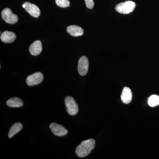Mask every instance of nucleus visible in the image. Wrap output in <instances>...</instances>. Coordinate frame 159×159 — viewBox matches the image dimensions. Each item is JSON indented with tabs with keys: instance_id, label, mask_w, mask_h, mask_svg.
<instances>
[{
	"instance_id": "nucleus-4",
	"label": "nucleus",
	"mask_w": 159,
	"mask_h": 159,
	"mask_svg": "<svg viewBox=\"0 0 159 159\" xmlns=\"http://www.w3.org/2000/svg\"><path fill=\"white\" fill-rule=\"evenodd\" d=\"M2 17L6 22L10 25L16 24L18 20L17 16L13 14L11 9L9 8L3 9L2 11Z\"/></svg>"
},
{
	"instance_id": "nucleus-9",
	"label": "nucleus",
	"mask_w": 159,
	"mask_h": 159,
	"mask_svg": "<svg viewBox=\"0 0 159 159\" xmlns=\"http://www.w3.org/2000/svg\"><path fill=\"white\" fill-rule=\"evenodd\" d=\"M42 51V45L39 40L34 42L29 47V51L32 55L37 56Z\"/></svg>"
},
{
	"instance_id": "nucleus-15",
	"label": "nucleus",
	"mask_w": 159,
	"mask_h": 159,
	"mask_svg": "<svg viewBox=\"0 0 159 159\" xmlns=\"http://www.w3.org/2000/svg\"><path fill=\"white\" fill-rule=\"evenodd\" d=\"M148 105L151 107L157 106L159 104V97L157 95H152L148 99Z\"/></svg>"
},
{
	"instance_id": "nucleus-14",
	"label": "nucleus",
	"mask_w": 159,
	"mask_h": 159,
	"mask_svg": "<svg viewBox=\"0 0 159 159\" xmlns=\"http://www.w3.org/2000/svg\"><path fill=\"white\" fill-rule=\"evenodd\" d=\"M23 125L20 122L15 123L10 129L9 133V138H12L15 135L19 132L22 129Z\"/></svg>"
},
{
	"instance_id": "nucleus-17",
	"label": "nucleus",
	"mask_w": 159,
	"mask_h": 159,
	"mask_svg": "<svg viewBox=\"0 0 159 159\" xmlns=\"http://www.w3.org/2000/svg\"><path fill=\"white\" fill-rule=\"evenodd\" d=\"M86 6L89 9H92L94 6L93 0H85Z\"/></svg>"
},
{
	"instance_id": "nucleus-6",
	"label": "nucleus",
	"mask_w": 159,
	"mask_h": 159,
	"mask_svg": "<svg viewBox=\"0 0 159 159\" xmlns=\"http://www.w3.org/2000/svg\"><path fill=\"white\" fill-rule=\"evenodd\" d=\"M23 8L31 16L34 18H37L40 15V10L36 5L29 2H25L22 5Z\"/></svg>"
},
{
	"instance_id": "nucleus-5",
	"label": "nucleus",
	"mask_w": 159,
	"mask_h": 159,
	"mask_svg": "<svg viewBox=\"0 0 159 159\" xmlns=\"http://www.w3.org/2000/svg\"><path fill=\"white\" fill-rule=\"evenodd\" d=\"M43 80V74L40 72H36L28 76L26 79V83L29 86H32L40 84Z\"/></svg>"
},
{
	"instance_id": "nucleus-10",
	"label": "nucleus",
	"mask_w": 159,
	"mask_h": 159,
	"mask_svg": "<svg viewBox=\"0 0 159 159\" xmlns=\"http://www.w3.org/2000/svg\"><path fill=\"white\" fill-rule=\"evenodd\" d=\"M16 35L12 31H6L2 32L1 35V39L3 43H9L14 41Z\"/></svg>"
},
{
	"instance_id": "nucleus-1",
	"label": "nucleus",
	"mask_w": 159,
	"mask_h": 159,
	"mask_svg": "<svg viewBox=\"0 0 159 159\" xmlns=\"http://www.w3.org/2000/svg\"><path fill=\"white\" fill-rule=\"evenodd\" d=\"M95 146V141L93 139H88L81 142L76 149L77 156L83 158L91 153Z\"/></svg>"
},
{
	"instance_id": "nucleus-3",
	"label": "nucleus",
	"mask_w": 159,
	"mask_h": 159,
	"mask_svg": "<svg viewBox=\"0 0 159 159\" xmlns=\"http://www.w3.org/2000/svg\"><path fill=\"white\" fill-rule=\"evenodd\" d=\"M66 110L69 115L73 116L77 115L79 108L77 102L72 97H67L65 99Z\"/></svg>"
},
{
	"instance_id": "nucleus-13",
	"label": "nucleus",
	"mask_w": 159,
	"mask_h": 159,
	"mask_svg": "<svg viewBox=\"0 0 159 159\" xmlns=\"http://www.w3.org/2000/svg\"><path fill=\"white\" fill-rule=\"evenodd\" d=\"M6 104L10 107H20L24 105V102L18 97H12L7 100Z\"/></svg>"
},
{
	"instance_id": "nucleus-11",
	"label": "nucleus",
	"mask_w": 159,
	"mask_h": 159,
	"mask_svg": "<svg viewBox=\"0 0 159 159\" xmlns=\"http://www.w3.org/2000/svg\"><path fill=\"white\" fill-rule=\"evenodd\" d=\"M67 31L73 37H78L84 34L83 29L77 25H71L67 28Z\"/></svg>"
},
{
	"instance_id": "nucleus-16",
	"label": "nucleus",
	"mask_w": 159,
	"mask_h": 159,
	"mask_svg": "<svg viewBox=\"0 0 159 159\" xmlns=\"http://www.w3.org/2000/svg\"><path fill=\"white\" fill-rule=\"evenodd\" d=\"M55 2L57 6L61 8H66L70 6L69 0H55Z\"/></svg>"
},
{
	"instance_id": "nucleus-7",
	"label": "nucleus",
	"mask_w": 159,
	"mask_h": 159,
	"mask_svg": "<svg viewBox=\"0 0 159 159\" xmlns=\"http://www.w3.org/2000/svg\"><path fill=\"white\" fill-rule=\"evenodd\" d=\"M89 67L88 59L85 56H82L80 58L78 63V71L80 75L85 76L87 74Z\"/></svg>"
},
{
	"instance_id": "nucleus-12",
	"label": "nucleus",
	"mask_w": 159,
	"mask_h": 159,
	"mask_svg": "<svg viewBox=\"0 0 159 159\" xmlns=\"http://www.w3.org/2000/svg\"><path fill=\"white\" fill-rule=\"evenodd\" d=\"M132 97V93L130 89L128 87L124 88L121 96L122 102L125 104H129L131 102Z\"/></svg>"
},
{
	"instance_id": "nucleus-2",
	"label": "nucleus",
	"mask_w": 159,
	"mask_h": 159,
	"mask_svg": "<svg viewBox=\"0 0 159 159\" xmlns=\"http://www.w3.org/2000/svg\"><path fill=\"white\" fill-rule=\"evenodd\" d=\"M136 3L132 1H126L119 3L116 6L115 9L117 12L122 14H128L133 11L135 8Z\"/></svg>"
},
{
	"instance_id": "nucleus-8",
	"label": "nucleus",
	"mask_w": 159,
	"mask_h": 159,
	"mask_svg": "<svg viewBox=\"0 0 159 159\" xmlns=\"http://www.w3.org/2000/svg\"><path fill=\"white\" fill-rule=\"evenodd\" d=\"M50 128L53 134L56 136H65L68 133V130L64 126L56 123L50 124Z\"/></svg>"
}]
</instances>
